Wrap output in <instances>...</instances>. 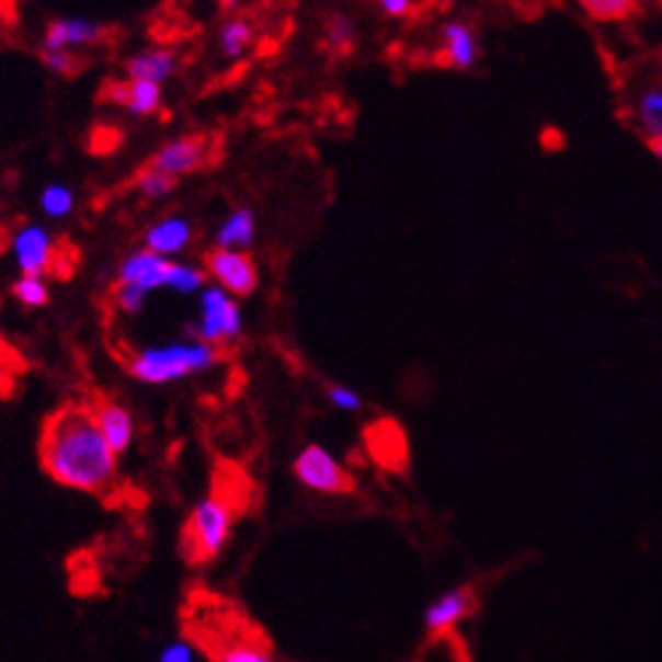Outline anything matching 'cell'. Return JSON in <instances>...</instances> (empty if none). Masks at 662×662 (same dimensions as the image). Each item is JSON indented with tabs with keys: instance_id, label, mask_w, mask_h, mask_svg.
Returning a JSON list of instances; mask_svg holds the SVG:
<instances>
[{
	"instance_id": "obj_1",
	"label": "cell",
	"mask_w": 662,
	"mask_h": 662,
	"mask_svg": "<svg viewBox=\"0 0 662 662\" xmlns=\"http://www.w3.org/2000/svg\"><path fill=\"white\" fill-rule=\"evenodd\" d=\"M41 466L57 484L77 492H106L117 479V452L98 427L92 406L68 403L44 422Z\"/></svg>"
},
{
	"instance_id": "obj_2",
	"label": "cell",
	"mask_w": 662,
	"mask_h": 662,
	"mask_svg": "<svg viewBox=\"0 0 662 662\" xmlns=\"http://www.w3.org/2000/svg\"><path fill=\"white\" fill-rule=\"evenodd\" d=\"M222 359L219 346L206 341H173V344L147 346L130 359V374L144 385H171V381L187 379L203 374Z\"/></svg>"
},
{
	"instance_id": "obj_3",
	"label": "cell",
	"mask_w": 662,
	"mask_h": 662,
	"mask_svg": "<svg viewBox=\"0 0 662 662\" xmlns=\"http://www.w3.org/2000/svg\"><path fill=\"white\" fill-rule=\"evenodd\" d=\"M236 509L230 506L225 495H206L193 509L190 520L184 522L182 541H179V555L187 566H208L217 560L233 536Z\"/></svg>"
},
{
	"instance_id": "obj_4",
	"label": "cell",
	"mask_w": 662,
	"mask_h": 662,
	"mask_svg": "<svg viewBox=\"0 0 662 662\" xmlns=\"http://www.w3.org/2000/svg\"><path fill=\"white\" fill-rule=\"evenodd\" d=\"M293 470L300 484L311 492H322V495H350V492H354V479L350 470L319 444L306 446L295 457Z\"/></svg>"
},
{
	"instance_id": "obj_5",
	"label": "cell",
	"mask_w": 662,
	"mask_h": 662,
	"mask_svg": "<svg viewBox=\"0 0 662 662\" xmlns=\"http://www.w3.org/2000/svg\"><path fill=\"white\" fill-rule=\"evenodd\" d=\"M241 311L233 295L225 293L222 287H206L201 293V322L195 333L197 341H206L212 346H222L241 335Z\"/></svg>"
},
{
	"instance_id": "obj_6",
	"label": "cell",
	"mask_w": 662,
	"mask_h": 662,
	"mask_svg": "<svg viewBox=\"0 0 662 662\" xmlns=\"http://www.w3.org/2000/svg\"><path fill=\"white\" fill-rule=\"evenodd\" d=\"M206 271L217 287L230 293L233 298H247L258 289L260 273L254 260L238 249H212L206 254Z\"/></svg>"
},
{
	"instance_id": "obj_7",
	"label": "cell",
	"mask_w": 662,
	"mask_h": 662,
	"mask_svg": "<svg viewBox=\"0 0 662 662\" xmlns=\"http://www.w3.org/2000/svg\"><path fill=\"white\" fill-rule=\"evenodd\" d=\"M11 252H14L16 265L27 276H46L55 273L60 263V243L49 230L38 228V225H25L11 238Z\"/></svg>"
},
{
	"instance_id": "obj_8",
	"label": "cell",
	"mask_w": 662,
	"mask_h": 662,
	"mask_svg": "<svg viewBox=\"0 0 662 662\" xmlns=\"http://www.w3.org/2000/svg\"><path fill=\"white\" fill-rule=\"evenodd\" d=\"M479 612V595L473 586H457L435 597L425 612V627L433 636H446L457 623Z\"/></svg>"
},
{
	"instance_id": "obj_9",
	"label": "cell",
	"mask_w": 662,
	"mask_h": 662,
	"mask_svg": "<svg viewBox=\"0 0 662 662\" xmlns=\"http://www.w3.org/2000/svg\"><path fill=\"white\" fill-rule=\"evenodd\" d=\"M208 160V141L203 136H184L179 141L166 144L162 149H157L149 168L155 171L168 173V176L179 179L184 173H193L197 168L206 166Z\"/></svg>"
},
{
	"instance_id": "obj_10",
	"label": "cell",
	"mask_w": 662,
	"mask_h": 662,
	"mask_svg": "<svg viewBox=\"0 0 662 662\" xmlns=\"http://www.w3.org/2000/svg\"><path fill=\"white\" fill-rule=\"evenodd\" d=\"M173 260L160 258V254L141 249V252H133L122 260L117 269V284H138L147 293L166 287L168 284V271H171Z\"/></svg>"
},
{
	"instance_id": "obj_11",
	"label": "cell",
	"mask_w": 662,
	"mask_h": 662,
	"mask_svg": "<svg viewBox=\"0 0 662 662\" xmlns=\"http://www.w3.org/2000/svg\"><path fill=\"white\" fill-rule=\"evenodd\" d=\"M106 36V27L101 22L81 20V16H66V20L52 22L49 31L44 36L46 52H71L77 46H92Z\"/></svg>"
},
{
	"instance_id": "obj_12",
	"label": "cell",
	"mask_w": 662,
	"mask_h": 662,
	"mask_svg": "<svg viewBox=\"0 0 662 662\" xmlns=\"http://www.w3.org/2000/svg\"><path fill=\"white\" fill-rule=\"evenodd\" d=\"M106 98L125 109V112H130L133 117H149V114L160 112L162 90L160 84H152V81L127 79V81H114V84L106 90Z\"/></svg>"
},
{
	"instance_id": "obj_13",
	"label": "cell",
	"mask_w": 662,
	"mask_h": 662,
	"mask_svg": "<svg viewBox=\"0 0 662 662\" xmlns=\"http://www.w3.org/2000/svg\"><path fill=\"white\" fill-rule=\"evenodd\" d=\"M92 414H95L101 433L106 435L109 446H112L117 455H125L133 444V433H136L130 411H127L125 406L114 403V400L101 398L92 403Z\"/></svg>"
},
{
	"instance_id": "obj_14",
	"label": "cell",
	"mask_w": 662,
	"mask_h": 662,
	"mask_svg": "<svg viewBox=\"0 0 662 662\" xmlns=\"http://www.w3.org/2000/svg\"><path fill=\"white\" fill-rule=\"evenodd\" d=\"M479 60V41H476L473 27L466 22H446L444 25V62L457 68V71H468Z\"/></svg>"
},
{
	"instance_id": "obj_15",
	"label": "cell",
	"mask_w": 662,
	"mask_h": 662,
	"mask_svg": "<svg viewBox=\"0 0 662 662\" xmlns=\"http://www.w3.org/2000/svg\"><path fill=\"white\" fill-rule=\"evenodd\" d=\"M190 238H193V228H190L187 219L166 217L147 230L144 243H147L149 252L160 254V258H171V254H179L187 249Z\"/></svg>"
},
{
	"instance_id": "obj_16",
	"label": "cell",
	"mask_w": 662,
	"mask_h": 662,
	"mask_svg": "<svg viewBox=\"0 0 662 662\" xmlns=\"http://www.w3.org/2000/svg\"><path fill=\"white\" fill-rule=\"evenodd\" d=\"M370 452L387 468H406V435L395 422H379L368 433Z\"/></svg>"
},
{
	"instance_id": "obj_17",
	"label": "cell",
	"mask_w": 662,
	"mask_h": 662,
	"mask_svg": "<svg viewBox=\"0 0 662 662\" xmlns=\"http://www.w3.org/2000/svg\"><path fill=\"white\" fill-rule=\"evenodd\" d=\"M127 79H138V81H152V84H162L173 77L176 71V57L166 49H152V52H141V55L130 57L125 62Z\"/></svg>"
},
{
	"instance_id": "obj_18",
	"label": "cell",
	"mask_w": 662,
	"mask_h": 662,
	"mask_svg": "<svg viewBox=\"0 0 662 662\" xmlns=\"http://www.w3.org/2000/svg\"><path fill=\"white\" fill-rule=\"evenodd\" d=\"M254 230H258V219H254L252 208H236L222 228L217 230V249H238L247 252L254 241Z\"/></svg>"
},
{
	"instance_id": "obj_19",
	"label": "cell",
	"mask_w": 662,
	"mask_h": 662,
	"mask_svg": "<svg viewBox=\"0 0 662 662\" xmlns=\"http://www.w3.org/2000/svg\"><path fill=\"white\" fill-rule=\"evenodd\" d=\"M584 14L595 22H625L638 14V0H577Z\"/></svg>"
},
{
	"instance_id": "obj_20",
	"label": "cell",
	"mask_w": 662,
	"mask_h": 662,
	"mask_svg": "<svg viewBox=\"0 0 662 662\" xmlns=\"http://www.w3.org/2000/svg\"><path fill=\"white\" fill-rule=\"evenodd\" d=\"M636 114L647 138L662 136V87H649V90L641 92L636 103Z\"/></svg>"
},
{
	"instance_id": "obj_21",
	"label": "cell",
	"mask_w": 662,
	"mask_h": 662,
	"mask_svg": "<svg viewBox=\"0 0 662 662\" xmlns=\"http://www.w3.org/2000/svg\"><path fill=\"white\" fill-rule=\"evenodd\" d=\"M168 289L179 295H197L206 289V273L201 269H193V265L184 263H171V271H168Z\"/></svg>"
},
{
	"instance_id": "obj_22",
	"label": "cell",
	"mask_w": 662,
	"mask_h": 662,
	"mask_svg": "<svg viewBox=\"0 0 662 662\" xmlns=\"http://www.w3.org/2000/svg\"><path fill=\"white\" fill-rule=\"evenodd\" d=\"M14 298L22 306H27V309H41V306L49 304V287H46L44 276H27V273H22L14 282Z\"/></svg>"
},
{
	"instance_id": "obj_23",
	"label": "cell",
	"mask_w": 662,
	"mask_h": 662,
	"mask_svg": "<svg viewBox=\"0 0 662 662\" xmlns=\"http://www.w3.org/2000/svg\"><path fill=\"white\" fill-rule=\"evenodd\" d=\"M77 206V197H73V190L66 187V184H49V187L41 193V208L49 214L52 219H62L73 212Z\"/></svg>"
},
{
	"instance_id": "obj_24",
	"label": "cell",
	"mask_w": 662,
	"mask_h": 662,
	"mask_svg": "<svg viewBox=\"0 0 662 662\" xmlns=\"http://www.w3.org/2000/svg\"><path fill=\"white\" fill-rule=\"evenodd\" d=\"M173 187H176V179L168 176V173L155 171V168H147L136 176V190L138 195L147 197V201H160V197L171 195Z\"/></svg>"
},
{
	"instance_id": "obj_25",
	"label": "cell",
	"mask_w": 662,
	"mask_h": 662,
	"mask_svg": "<svg viewBox=\"0 0 662 662\" xmlns=\"http://www.w3.org/2000/svg\"><path fill=\"white\" fill-rule=\"evenodd\" d=\"M22 370H25V363H22L20 354L0 339V398L14 392L16 379H20Z\"/></svg>"
},
{
	"instance_id": "obj_26",
	"label": "cell",
	"mask_w": 662,
	"mask_h": 662,
	"mask_svg": "<svg viewBox=\"0 0 662 662\" xmlns=\"http://www.w3.org/2000/svg\"><path fill=\"white\" fill-rule=\"evenodd\" d=\"M252 25L247 20H233L219 33V46L228 57H238L249 44H252Z\"/></svg>"
},
{
	"instance_id": "obj_27",
	"label": "cell",
	"mask_w": 662,
	"mask_h": 662,
	"mask_svg": "<svg viewBox=\"0 0 662 662\" xmlns=\"http://www.w3.org/2000/svg\"><path fill=\"white\" fill-rule=\"evenodd\" d=\"M324 38H328V46L333 52H350L354 44V22L350 16H333V20L328 22Z\"/></svg>"
},
{
	"instance_id": "obj_28",
	"label": "cell",
	"mask_w": 662,
	"mask_h": 662,
	"mask_svg": "<svg viewBox=\"0 0 662 662\" xmlns=\"http://www.w3.org/2000/svg\"><path fill=\"white\" fill-rule=\"evenodd\" d=\"M214 662H278V660L263 647H252V643H236V647L225 649V652L219 654Z\"/></svg>"
},
{
	"instance_id": "obj_29",
	"label": "cell",
	"mask_w": 662,
	"mask_h": 662,
	"mask_svg": "<svg viewBox=\"0 0 662 662\" xmlns=\"http://www.w3.org/2000/svg\"><path fill=\"white\" fill-rule=\"evenodd\" d=\"M149 293L138 284H117V293H114V300L122 311L127 313H141L144 306H147Z\"/></svg>"
},
{
	"instance_id": "obj_30",
	"label": "cell",
	"mask_w": 662,
	"mask_h": 662,
	"mask_svg": "<svg viewBox=\"0 0 662 662\" xmlns=\"http://www.w3.org/2000/svg\"><path fill=\"white\" fill-rule=\"evenodd\" d=\"M44 66L49 68L52 73H57V77H73V73L79 71V60L73 57V52H46L44 49Z\"/></svg>"
},
{
	"instance_id": "obj_31",
	"label": "cell",
	"mask_w": 662,
	"mask_h": 662,
	"mask_svg": "<svg viewBox=\"0 0 662 662\" xmlns=\"http://www.w3.org/2000/svg\"><path fill=\"white\" fill-rule=\"evenodd\" d=\"M328 400L335 406V409H341V411H359V409H363V398H359V395L354 390H350V387H341V385L328 387Z\"/></svg>"
},
{
	"instance_id": "obj_32",
	"label": "cell",
	"mask_w": 662,
	"mask_h": 662,
	"mask_svg": "<svg viewBox=\"0 0 662 662\" xmlns=\"http://www.w3.org/2000/svg\"><path fill=\"white\" fill-rule=\"evenodd\" d=\"M157 662H197L195 649L187 641H171L157 654Z\"/></svg>"
},
{
	"instance_id": "obj_33",
	"label": "cell",
	"mask_w": 662,
	"mask_h": 662,
	"mask_svg": "<svg viewBox=\"0 0 662 662\" xmlns=\"http://www.w3.org/2000/svg\"><path fill=\"white\" fill-rule=\"evenodd\" d=\"M379 5L390 16H406V14H411V11H414L416 0H379Z\"/></svg>"
},
{
	"instance_id": "obj_34",
	"label": "cell",
	"mask_w": 662,
	"mask_h": 662,
	"mask_svg": "<svg viewBox=\"0 0 662 662\" xmlns=\"http://www.w3.org/2000/svg\"><path fill=\"white\" fill-rule=\"evenodd\" d=\"M541 144L551 152V149H562L566 138H562V133L555 130V127H546V130L541 133Z\"/></svg>"
},
{
	"instance_id": "obj_35",
	"label": "cell",
	"mask_w": 662,
	"mask_h": 662,
	"mask_svg": "<svg viewBox=\"0 0 662 662\" xmlns=\"http://www.w3.org/2000/svg\"><path fill=\"white\" fill-rule=\"evenodd\" d=\"M649 149H652L654 157H658V160L662 162V136H658V138H649Z\"/></svg>"
},
{
	"instance_id": "obj_36",
	"label": "cell",
	"mask_w": 662,
	"mask_h": 662,
	"mask_svg": "<svg viewBox=\"0 0 662 662\" xmlns=\"http://www.w3.org/2000/svg\"><path fill=\"white\" fill-rule=\"evenodd\" d=\"M660 66H662V60H660Z\"/></svg>"
}]
</instances>
